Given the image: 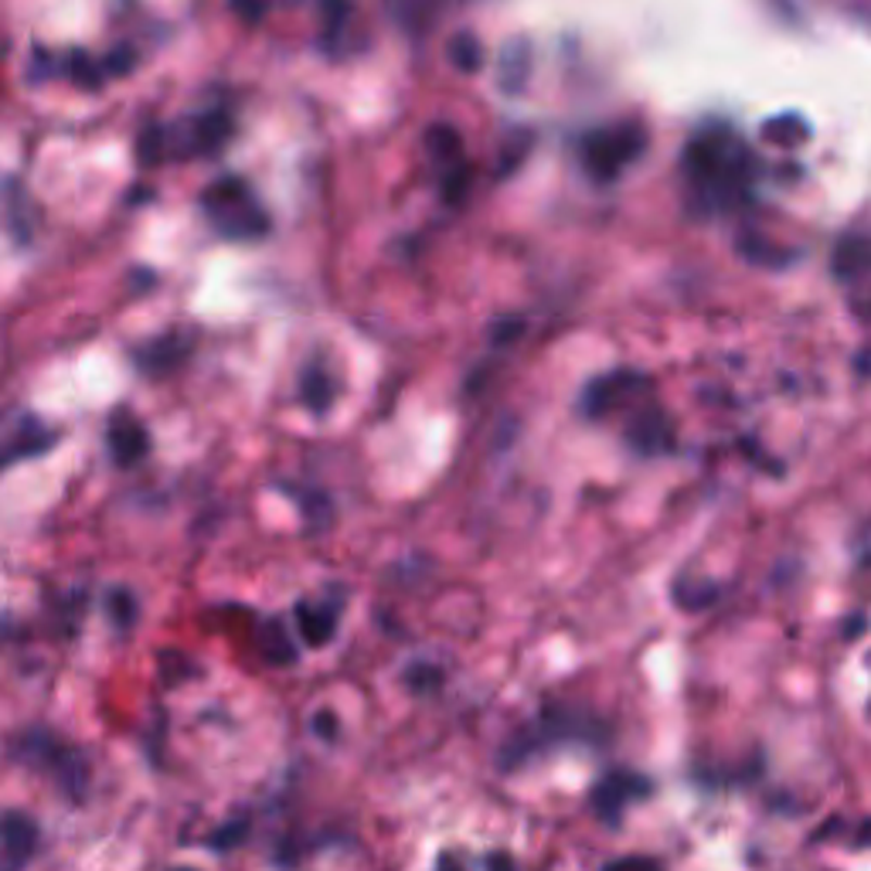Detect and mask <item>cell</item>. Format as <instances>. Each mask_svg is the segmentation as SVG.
<instances>
[{"instance_id": "30bf717a", "label": "cell", "mask_w": 871, "mask_h": 871, "mask_svg": "<svg viewBox=\"0 0 871 871\" xmlns=\"http://www.w3.org/2000/svg\"><path fill=\"white\" fill-rule=\"evenodd\" d=\"M627 443H630L636 453H644V456H654V453L671 450L674 432H671L668 416H664L660 408H647V413H640V416L627 426Z\"/></svg>"}, {"instance_id": "6da1fadb", "label": "cell", "mask_w": 871, "mask_h": 871, "mask_svg": "<svg viewBox=\"0 0 871 871\" xmlns=\"http://www.w3.org/2000/svg\"><path fill=\"white\" fill-rule=\"evenodd\" d=\"M687 177L708 201L732 204L739 191L749 188L753 157L732 134H702L684 153Z\"/></svg>"}, {"instance_id": "9a60e30c", "label": "cell", "mask_w": 871, "mask_h": 871, "mask_svg": "<svg viewBox=\"0 0 871 871\" xmlns=\"http://www.w3.org/2000/svg\"><path fill=\"white\" fill-rule=\"evenodd\" d=\"M762 137L770 140V143H777V147H797V143H804L807 140V123L800 119V116H777V119H770L762 126Z\"/></svg>"}, {"instance_id": "277c9868", "label": "cell", "mask_w": 871, "mask_h": 871, "mask_svg": "<svg viewBox=\"0 0 871 871\" xmlns=\"http://www.w3.org/2000/svg\"><path fill=\"white\" fill-rule=\"evenodd\" d=\"M640 150H644V130H640V126H613V130H599L585 140L582 161L589 174L599 177V181H609V177H617Z\"/></svg>"}, {"instance_id": "8992f818", "label": "cell", "mask_w": 871, "mask_h": 871, "mask_svg": "<svg viewBox=\"0 0 871 871\" xmlns=\"http://www.w3.org/2000/svg\"><path fill=\"white\" fill-rule=\"evenodd\" d=\"M38 821L24 810L0 813V871H24L38 851Z\"/></svg>"}, {"instance_id": "5bb4252c", "label": "cell", "mask_w": 871, "mask_h": 871, "mask_svg": "<svg viewBox=\"0 0 871 871\" xmlns=\"http://www.w3.org/2000/svg\"><path fill=\"white\" fill-rule=\"evenodd\" d=\"M300 399L303 405L311 408V413H327L330 408V378L320 371V368H306L303 371V381H300Z\"/></svg>"}, {"instance_id": "7a4b0ae2", "label": "cell", "mask_w": 871, "mask_h": 871, "mask_svg": "<svg viewBox=\"0 0 871 871\" xmlns=\"http://www.w3.org/2000/svg\"><path fill=\"white\" fill-rule=\"evenodd\" d=\"M8 753L17 766H24V770H35V773H45V777L55 780L65 797H72V800L86 797L89 762L62 735L48 732V729H24L11 739Z\"/></svg>"}, {"instance_id": "e0dca14e", "label": "cell", "mask_w": 871, "mask_h": 871, "mask_svg": "<svg viewBox=\"0 0 871 871\" xmlns=\"http://www.w3.org/2000/svg\"><path fill=\"white\" fill-rule=\"evenodd\" d=\"M110 609H113V620L119 627H130L137 620V603H134L130 593H126V589H116V593L110 596Z\"/></svg>"}, {"instance_id": "7c38bea8", "label": "cell", "mask_w": 871, "mask_h": 871, "mask_svg": "<svg viewBox=\"0 0 871 871\" xmlns=\"http://www.w3.org/2000/svg\"><path fill=\"white\" fill-rule=\"evenodd\" d=\"M864 269H868V242L861 236L841 239L834 252V276L844 279V283H851Z\"/></svg>"}, {"instance_id": "44dd1931", "label": "cell", "mask_w": 871, "mask_h": 871, "mask_svg": "<svg viewBox=\"0 0 871 871\" xmlns=\"http://www.w3.org/2000/svg\"><path fill=\"white\" fill-rule=\"evenodd\" d=\"M174 871H194V868H174Z\"/></svg>"}, {"instance_id": "8fae6325", "label": "cell", "mask_w": 871, "mask_h": 871, "mask_svg": "<svg viewBox=\"0 0 871 871\" xmlns=\"http://www.w3.org/2000/svg\"><path fill=\"white\" fill-rule=\"evenodd\" d=\"M296 630H300V636L306 640V647H324V644H330V640H334V633H338V620H341V613H338V606L334 603H296Z\"/></svg>"}, {"instance_id": "d6986e66", "label": "cell", "mask_w": 871, "mask_h": 871, "mask_svg": "<svg viewBox=\"0 0 871 871\" xmlns=\"http://www.w3.org/2000/svg\"><path fill=\"white\" fill-rule=\"evenodd\" d=\"M603 871H660V864L647 855H627V858L609 861Z\"/></svg>"}, {"instance_id": "4fadbf2b", "label": "cell", "mask_w": 871, "mask_h": 871, "mask_svg": "<svg viewBox=\"0 0 871 871\" xmlns=\"http://www.w3.org/2000/svg\"><path fill=\"white\" fill-rule=\"evenodd\" d=\"M185 357V344L177 341V338H164V341H153L147 344L140 354H137V365L150 375H157V371H167L174 368L177 362Z\"/></svg>"}, {"instance_id": "9c48e42d", "label": "cell", "mask_w": 871, "mask_h": 871, "mask_svg": "<svg viewBox=\"0 0 871 871\" xmlns=\"http://www.w3.org/2000/svg\"><path fill=\"white\" fill-rule=\"evenodd\" d=\"M106 440H110V453L116 467H137L150 453V432L130 416H116Z\"/></svg>"}, {"instance_id": "2e32d148", "label": "cell", "mask_w": 871, "mask_h": 871, "mask_svg": "<svg viewBox=\"0 0 871 871\" xmlns=\"http://www.w3.org/2000/svg\"><path fill=\"white\" fill-rule=\"evenodd\" d=\"M450 51H453V62H456V68L474 72V68L480 65V45H477V38H474V35L456 38Z\"/></svg>"}, {"instance_id": "5b68a950", "label": "cell", "mask_w": 871, "mask_h": 871, "mask_svg": "<svg viewBox=\"0 0 871 871\" xmlns=\"http://www.w3.org/2000/svg\"><path fill=\"white\" fill-rule=\"evenodd\" d=\"M59 443V432L48 429L38 416H17L11 426L0 429V474L14 464L41 456Z\"/></svg>"}, {"instance_id": "ac0fdd59", "label": "cell", "mask_w": 871, "mask_h": 871, "mask_svg": "<svg viewBox=\"0 0 871 871\" xmlns=\"http://www.w3.org/2000/svg\"><path fill=\"white\" fill-rule=\"evenodd\" d=\"M245 834H249V824L245 821H232V824H225L209 844H212V848H218V851H232L236 844L245 841Z\"/></svg>"}, {"instance_id": "3957f363", "label": "cell", "mask_w": 871, "mask_h": 871, "mask_svg": "<svg viewBox=\"0 0 871 871\" xmlns=\"http://www.w3.org/2000/svg\"><path fill=\"white\" fill-rule=\"evenodd\" d=\"M204 209H209V218L218 232L228 239H260L269 228L263 204L239 177H225V181L212 185L204 194Z\"/></svg>"}, {"instance_id": "52a82bcc", "label": "cell", "mask_w": 871, "mask_h": 871, "mask_svg": "<svg viewBox=\"0 0 871 871\" xmlns=\"http://www.w3.org/2000/svg\"><path fill=\"white\" fill-rule=\"evenodd\" d=\"M651 783L636 773H609L596 790H593V807L603 817L606 824H617L620 813L627 804H633L636 797H647Z\"/></svg>"}, {"instance_id": "ffe728a7", "label": "cell", "mask_w": 871, "mask_h": 871, "mask_svg": "<svg viewBox=\"0 0 871 871\" xmlns=\"http://www.w3.org/2000/svg\"><path fill=\"white\" fill-rule=\"evenodd\" d=\"M491 864H494V871H510V861H504V855H497Z\"/></svg>"}, {"instance_id": "ba28073f", "label": "cell", "mask_w": 871, "mask_h": 871, "mask_svg": "<svg viewBox=\"0 0 871 871\" xmlns=\"http://www.w3.org/2000/svg\"><path fill=\"white\" fill-rule=\"evenodd\" d=\"M644 381H647V378L630 375V371H613V375L596 378L593 386L585 389V395H582V413H585V416H593V419L609 416L613 408H617L636 386H644Z\"/></svg>"}]
</instances>
